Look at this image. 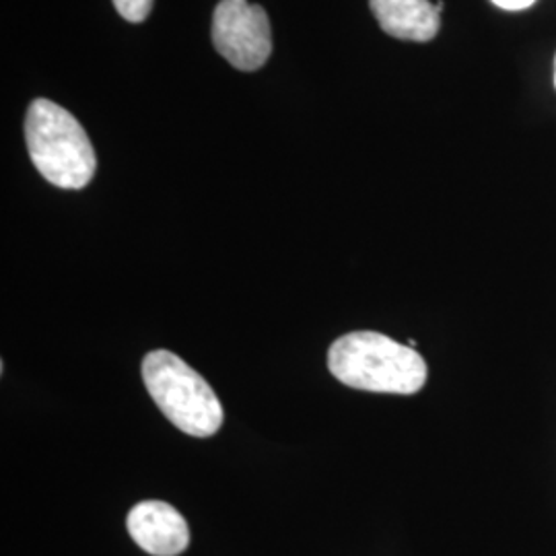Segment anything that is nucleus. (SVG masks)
Here are the masks:
<instances>
[{"mask_svg":"<svg viewBox=\"0 0 556 556\" xmlns=\"http://www.w3.org/2000/svg\"><path fill=\"white\" fill-rule=\"evenodd\" d=\"M328 369L340 383L378 394L410 396L427 381V363L413 346L369 330L338 338Z\"/></svg>","mask_w":556,"mask_h":556,"instance_id":"obj_1","label":"nucleus"},{"mask_svg":"<svg viewBox=\"0 0 556 556\" xmlns=\"http://www.w3.org/2000/svg\"><path fill=\"white\" fill-rule=\"evenodd\" d=\"M25 140L36 169L50 184L80 190L96 176V151L79 119L48 100H36L25 118Z\"/></svg>","mask_w":556,"mask_h":556,"instance_id":"obj_2","label":"nucleus"},{"mask_svg":"<svg viewBox=\"0 0 556 556\" xmlns=\"http://www.w3.org/2000/svg\"><path fill=\"white\" fill-rule=\"evenodd\" d=\"M147 392L179 431L211 438L223 425V406L211 383L169 351H153L142 361Z\"/></svg>","mask_w":556,"mask_h":556,"instance_id":"obj_3","label":"nucleus"},{"mask_svg":"<svg viewBox=\"0 0 556 556\" xmlns=\"http://www.w3.org/2000/svg\"><path fill=\"white\" fill-rule=\"evenodd\" d=\"M213 43L239 71H258L273 52V31L266 11L248 0H220L213 15Z\"/></svg>","mask_w":556,"mask_h":556,"instance_id":"obj_4","label":"nucleus"},{"mask_svg":"<svg viewBox=\"0 0 556 556\" xmlns=\"http://www.w3.org/2000/svg\"><path fill=\"white\" fill-rule=\"evenodd\" d=\"M128 534L144 553L178 556L190 544V528L176 507L165 501H142L126 519Z\"/></svg>","mask_w":556,"mask_h":556,"instance_id":"obj_5","label":"nucleus"},{"mask_svg":"<svg viewBox=\"0 0 556 556\" xmlns=\"http://www.w3.org/2000/svg\"><path fill=\"white\" fill-rule=\"evenodd\" d=\"M379 27L397 40L431 41L439 34L438 4L429 0H369Z\"/></svg>","mask_w":556,"mask_h":556,"instance_id":"obj_6","label":"nucleus"},{"mask_svg":"<svg viewBox=\"0 0 556 556\" xmlns=\"http://www.w3.org/2000/svg\"><path fill=\"white\" fill-rule=\"evenodd\" d=\"M114 7L124 20L140 23L149 17L153 9V0H114Z\"/></svg>","mask_w":556,"mask_h":556,"instance_id":"obj_7","label":"nucleus"},{"mask_svg":"<svg viewBox=\"0 0 556 556\" xmlns=\"http://www.w3.org/2000/svg\"><path fill=\"white\" fill-rule=\"evenodd\" d=\"M501 9H507V11H521V9H528L532 7L536 0H493Z\"/></svg>","mask_w":556,"mask_h":556,"instance_id":"obj_8","label":"nucleus"},{"mask_svg":"<svg viewBox=\"0 0 556 556\" xmlns=\"http://www.w3.org/2000/svg\"><path fill=\"white\" fill-rule=\"evenodd\" d=\"M555 85H556V60H555Z\"/></svg>","mask_w":556,"mask_h":556,"instance_id":"obj_9","label":"nucleus"}]
</instances>
